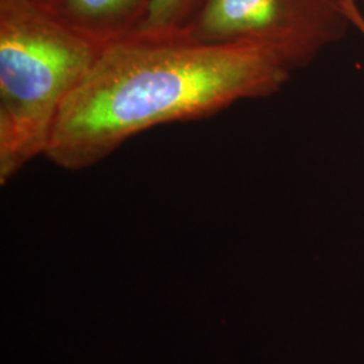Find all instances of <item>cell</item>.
Masks as SVG:
<instances>
[{"label":"cell","instance_id":"cell-1","mask_svg":"<svg viewBox=\"0 0 364 364\" xmlns=\"http://www.w3.org/2000/svg\"><path fill=\"white\" fill-rule=\"evenodd\" d=\"M293 73L254 43L139 33L102 49L63 105L45 158L61 169H88L144 131L273 96Z\"/></svg>","mask_w":364,"mask_h":364},{"label":"cell","instance_id":"cell-2","mask_svg":"<svg viewBox=\"0 0 364 364\" xmlns=\"http://www.w3.org/2000/svg\"><path fill=\"white\" fill-rule=\"evenodd\" d=\"M103 46L33 0H0V185L45 156L58 114Z\"/></svg>","mask_w":364,"mask_h":364},{"label":"cell","instance_id":"cell-3","mask_svg":"<svg viewBox=\"0 0 364 364\" xmlns=\"http://www.w3.org/2000/svg\"><path fill=\"white\" fill-rule=\"evenodd\" d=\"M346 0H204L181 33L209 43L246 42L297 72L346 37Z\"/></svg>","mask_w":364,"mask_h":364},{"label":"cell","instance_id":"cell-4","mask_svg":"<svg viewBox=\"0 0 364 364\" xmlns=\"http://www.w3.org/2000/svg\"><path fill=\"white\" fill-rule=\"evenodd\" d=\"M153 0H55L50 9L66 26L107 46L139 34Z\"/></svg>","mask_w":364,"mask_h":364},{"label":"cell","instance_id":"cell-5","mask_svg":"<svg viewBox=\"0 0 364 364\" xmlns=\"http://www.w3.org/2000/svg\"><path fill=\"white\" fill-rule=\"evenodd\" d=\"M204 0H153L150 14L141 33H178L192 22Z\"/></svg>","mask_w":364,"mask_h":364},{"label":"cell","instance_id":"cell-6","mask_svg":"<svg viewBox=\"0 0 364 364\" xmlns=\"http://www.w3.org/2000/svg\"><path fill=\"white\" fill-rule=\"evenodd\" d=\"M344 9H346V14L348 16L351 27L356 28L358 33L364 38V14L362 13L360 7L358 6L356 0H346Z\"/></svg>","mask_w":364,"mask_h":364},{"label":"cell","instance_id":"cell-7","mask_svg":"<svg viewBox=\"0 0 364 364\" xmlns=\"http://www.w3.org/2000/svg\"><path fill=\"white\" fill-rule=\"evenodd\" d=\"M33 1H36L37 4L45 7V9H48V10H50L53 6H54V3H55V0H33Z\"/></svg>","mask_w":364,"mask_h":364}]
</instances>
